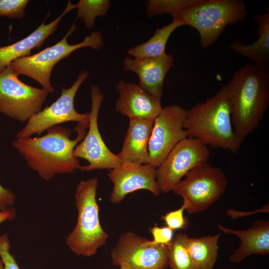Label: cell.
Here are the masks:
<instances>
[{"label":"cell","instance_id":"cell-23","mask_svg":"<svg viewBox=\"0 0 269 269\" xmlns=\"http://www.w3.org/2000/svg\"><path fill=\"white\" fill-rule=\"evenodd\" d=\"M188 238L186 234L179 233L168 245V264L171 269H199L187 250Z\"/></svg>","mask_w":269,"mask_h":269},{"label":"cell","instance_id":"cell-4","mask_svg":"<svg viewBox=\"0 0 269 269\" xmlns=\"http://www.w3.org/2000/svg\"><path fill=\"white\" fill-rule=\"evenodd\" d=\"M98 179L96 177L81 180L74 194L78 212L77 223L66 238V244L75 254L84 257L95 255L108 239L99 218L96 200Z\"/></svg>","mask_w":269,"mask_h":269},{"label":"cell","instance_id":"cell-11","mask_svg":"<svg viewBox=\"0 0 269 269\" xmlns=\"http://www.w3.org/2000/svg\"><path fill=\"white\" fill-rule=\"evenodd\" d=\"M209 154L207 145L195 138L187 137L179 142L157 167L160 192L172 191L190 171L207 161Z\"/></svg>","mask_w":269,"mask_h":269},{"label":"cell","instance_id":"cell-8","mask_svg":"<svg viewBox=\"0 0 269 269\" xmlns=\"http://www.w3.org/2000/svg\"><path fill=\"white\" fill-rule=\"evenodd\" d=\"M48 92L27 85L9 65L0 72V113L20 122L39 112Z\"/></svg>","mask_w":269,"mask_h":269},{"label":"cell","instance_id":"cell-24","mask_svg":"<svg viewBox=\"0 0 269 269\" xmlns=\"http://www.w3.org/2000/svg\"><path fill=\"white\" fill-rule=\"evenodd\" d=\"M111 4L109 0H80L76 4L77 18H81L87 27H92L97 16L107 14Z\"/></svg>","mask_w":269,"mask_h":269},{"label":"cell","instance_id":"cell-29","mask_svg":"<svg viewBox=\"0 0 269 269\" xmlns=\"http://www.w3.org/2000/svg\"><path fill=\"white\" fill-rule=\"evenodd\" d=\"M152 235V241L158 244L169 245L173 239L174 231L167 226H154L149 229Z\"/></svg>","mask_w":269,"mask_h":269},{"label":"cell","instance_id":"cell-31","mask_svg":"<svg viewBox=\"0 0 269 269\" xmlns=\"http://www.w3.org/2000/svg\"><path fill=\"white\" fill-rule=\"evenodd\" d=\"M269 203H267L264 207L260 209H258L255 211L251 212H242L241 211L235 210L232 209H228L226 211V214L227 216L230 217L232 219H235L240 217H243L246 216L252 215V214L263 213V212H269Z\"/></svg>","mask_w":269,"mask_h":269},{"label":"cell","instance_id":"cell-17","mask_svg":"<svg viewBox=\"0 0 269 269\" xmlns=\"http://www.w3.org/2000/svg\"><path fill=\"white\" fill-rule=\"evenodd\" d=\"M218 228L226 234L234 235L241 242L239 248L229 257L233 263L239 264L247 257L254 255L269 254V221L256 220L252 227L245 230H235L218 225Z\"/></svg>","mask_w":269,"mask_h":269},{"label":"cell","instance_id":"cell-2","mask_svg":"<svg viewBox=\"0 0 269 269\" xmlns=\"http://www.w3.org/2000/svg\"><path fill=\"white\" fill-rule=\"evenodd\" d=\"M89 125L78 123L75 139H71V130L57 125L48 129L42 136L17 138L12 145L30 168L42 179L49 180L57 174L79 169V160L74 156L73 151L86 135Z\"/></svg>","mask_w":269,"mask_h":269},{"label":"cell","instance_id":"cell-28","mask_svg":"<svg viewBox=\"0 0 269 269\" xmlns=\"http://www.w3.org/2000/svg\"><path fill=\"white\" fill-rule=\"evenodd\" d=\"M10 250V242L8 234L0 236V257L3 262L4 269H20Z\"/></svg>","mask_w":269,"mask_h":269},{"label":"cell","instance_id":"cell-21","mask_svg":"<svg viewBox=\"0 0 269 269\" xmlns=\"http://www.w3.org/2000/svg\"><path fill=\"white\" fill-rule=\"evenodd\" d=\"M172 17L170 23L157 28L148 40L130 48L128 53L135 59L156 57L166 54L165 47L170 36L176 29L185 25L177 14Z\"/></svg>","mask_w":269,"mask_h":269},{"label":"cell","instance_id":"cell-32","mask_svg":"<svg viewBox=\"0 0 269 269\" xmlns=\"http://www.w3.org/2000/svg\"><path fill=\"white\" fill-rule=\"evenodd\" d=\"M16 209L13 207L0 211V224L5 221L13 220L16 217Z\"/></svg>","mask_w":269,"mask_h":269},{"label":"cell","instance_id":"cell-1","mask_svg":"<svg viewBox=\"0 0 269 269\" xmlns=\"http://www.w3.org/2000/svg\"><path fill=\"white\" fill-rule=\"evenodd\" d=\"M226 85L232 123L242 144L258 128L269 107V64H246L236 71Z\"/></svg>","mask_w":269,"mask_h":269},{"label":"cell","instance_id":"cell-15","mask_svg":"<svg viewBox=\"0 0 269 269\" xmlns=\"http://www.w3.org/2000/svg\"><path fill=\"white\" fill-rule=\"evenodd\" d=\"M119 97L116 110L129 119L154 120L162 107L160 98L150 95L138 85L123 80L117 85Z\"/></svg>","mask_w":269,"mask_h":269},{"label":"cell","instance_id":"cell-33","mask_svg":"<svg viewBox=\"0 0 269 269\" xmlns=\"http://www.w3.org/2000/svg\"><path fill=\"white\" fill-rule=\"evenodd\" d=\"M120 267V269H131L127 265H122Z\"/></svg>","mask_w":269,"mask_h":269},{"label":"cell","instance_id":"cell-6","mask_svg":"<svg viewBox=\"0 0 269 269\" xmlns=\"http://www.w3.org/2000/svg\"><path fill=\"white\" fill-rule=\"evenodd\" d=\"M76 29L74 22L63 39L55 45L33 55L17 58L9 65L18 75L28 76L38 82L43 89L48 92H53L54 88L51 83V74L53 67L58 62L79 48L89 47L97 50L104 45L103 36L99 31L91 32L79 43L69 44L67 37Z\"/></svg>","mask_w":269,"mask_h":269},{"label":"cell","instance_id":"cell-18","mask_svg":"<svg viewBox=\"0 0 269 269\" xmlns=\"http://www.w3.org/2000/svg\"><path fill=\"white\" fill-rule=\"evenodd\" d=\"M74 8L76 4H72L69 0L63 12L54 20L46 24L44 21L22 39L10 45L0 46V72L15 59L29 56L33 49L40 47L47 37L55 31L62 18Z\"/></svg>","mask_w":269,"mask_h":269},{"label":"cell","instance_id":"cell-10","mask_svg":"<svg viewBox=\"0 0 269 269\" xmlns=\"http://www.w3.org/2000/svg\"><path fill=\"white\" fill-rule=\"evenodd\" d=\"M88 75V71H81L70 88H62L59 98L28 120L25 127L16 134L17 138L29 137L34 134L39 136L45 130L63 123L89 124V113H79L74 106L76 94Z\"/></svg>","mask_w":269,"mask_h":269},{"label":"cell","instance_id":"cell-5","mask_svg":"<svg viewBox=\"0 0 269 269\" xmlns=\"http://www.w3.org/2000/svg\"><path fill=\"white\" fill-rule=\"evenodd\" d=\"M177 14L185 25L197 31L200 45L205 48L217 41L228 25L244 21L248 12L242 0H204Z\"/></svg>","mask_w":269,"mask_h":269},{"label":"cell","instance_id":"cell-26","mask_svg":"<svg viewBox=\"0 0 269 269\" xmlns=\"http://www.w3.org/2000/svg\"><path fill=\"white\" fill-rule=\"evenodd\" d=\"M28 0H0V16L21 19Z\"/></svg>","mask_w":269,"mask_h":269},{"label":"cell","instance_id":"cell-30","mask_svg":"<svg viewBox=\"0 0 269 269\" xmlns=\"http://www.w3.org/2000/svg\"><path fill=\"white\" fill-rule=\"evenodd\" d=\"M15 200L16 197L13 192L0 184V211L12 207Z\"/></svg>","mask_w":269,"mask_h":269},{"label":"cell","instance_id":"cell-9","mask_svg":"<svg viewBox=\"0 0 269 269\" xmlns=\"http://www.w3.org/2000/svg\"><path fill=\"white\" fill-rule=\"evenodd\" d=\"M168 245L155 243L134 232L120 235L111 251L112 263L131 269H167Z\"/></svg>","mask_w":269,"mask_h":269},{"label":"cell","instance_id":"cell-14","mask_svg":"<svg viewBox=\"0 0 269 269\" xmlns=\"http://www.w3.org/2000/svg\"><path fill=\"white\" fill-rule=\"evenodd\" d=\"M156 169L149 164L126 162L111 169L108 177L113 183V188L110 201L120 203L128 194L141 189L147 190L155 196L159 195Z\"/></svg>","mask_w":269,"mask_h":269},{"label":"cell","instance_id":"cell-13","mask_svg":"<svg viewBox=\"0 0 269 269\" xmlns=\"http://www.w3.org/2000/svg\"><path fill=\"white\" fill-rule=\"evenodd\" d=\"M186 110L178 105L166 106L154 120L148 143L149 164L158 167L172 148L188 137L183 128Z\"/></svg>","mask_w":269,"mask_h":269},{"label":"cell","instance_id":"cell-19","mask_svg":"<svg viewBox=\"0 0 269 269\" xmlns=\"http://www.w3.org/2000/svg\"><path fill=\"white\" fill-rule=\"evenodd\" d=\"M154 120L130 119L121 151L117 154L121 163L149 164L148 143Z\"/></svg>","mask_w":269,"mask_h":269},{"label":"cell","instance_id":"cell-22","mask_svg":"<svg viewBox=\"0 0 269 269\" xmlns=\"http://www.w3.org/2000/svg\"><path fill=\"white\" fill-rule=\"evenodd\" d=\"M220 234L200 238H188V253L199 269H213L217 257Z\"/></svg>","mask_w":269,"mask_h":269},{"label":"cell","instance_id":"cell-27","mask_svg":"<svg viewBox=\"0 0 269 269\" xmlns=\"http://www.w3.org/2000/svg\"><path fill=\"white\" fill-rule=\"evenodd\" d=\"M185 210V206L182 204L179 209L166 213L161 218L166 226L173 231L185 229L188 225V219L183 214Z\"/></svg>","mask_w":269,"mask_h":269},{"label":"cell","instance_id":"cell-7","mask_svg":"<svg viewBox=\"0 0 269 269\" xmlns=\"http://www.w3.org/2000/svg\"><path fill=\"white\" fill-rule=\"evenodd\" d=\"M227 178L220 168L204 162L190 171L172 191L183 198L189 214L207 210L224 193Z\"/></svg>","mask_w":269,"mask_h":269},{"label":"cell","instance_id":"cell-16","mask_svg":"<svg viewBox=\"0 0 269 269\" xmlns=\"http://www.w3.org/2000/svg\"><path fill=\"white\" fill-rule=\"evenodd\" d=\"M124 70L132 71L139 77L138 84L147 93L161 98L165 77L173 64L172 55H164L142 59L126 57Z\"/></svg>","mask_w":269,"mask_h":269},{"label":"cell","instance_id":"cell-12","mask_svg":"<svg viewBox=\"0 0 269 269\" xmlns=\"http://www.w3.org/2000/svg\"><path fill=\"white\" fill-rule=\"evenodd\" d=\"M92 101L89 113V130L82 142L77 144L73 155L77 158L86 160L89 164L80 166L82 171L96 169H112L121 164L117 154L113 153L107 146L101 136L98 125V117L103 95L99 87L92 85L90 88Z\"/></svg>","mask_w":269,"mask_h":269},{"label":"cell","instance_id":"cell-34","mask_svg":"<svg viewBox=\"0 0 269 269\" xmlns=\"http://www.w3.org/2000/svg\"><path fill=\"white\" fill-rule=\"evenodd\" d=\"M0 269H4V264L2 260L0 259Z\"/></svg>","mask_w":269,"mask_h":269},{"label":"cell","instance_id":"cell-25","mask_svg":"<svg viewBox=\"0 0 269 269\" xmlns=\"http://www.w3.org/2000/svg\"><path fill=\"white\" fill-rule=\"evenodd\" d=\"M204 0H149L146 2V11L150 16L168 14L172 16L181 10L202 2Z\"/></svg>","mask_w":269,"mask_h":269},{"label":"cell","instance_id":"cell-3","mask_svg":"<svg viewBox=\"0 0 269 269\" xmlns=\"http://www.w3.org/2000/svg\"><path fill=\"white\" fill-rule=\"evenodd\" d=\"M183 128L188 137L204 144L237 153L241 143L231 120L230 101L226 84L212 97L186 110Z\"/></svg>","mask_w":269,"mask_h":269},{"label":"cell","instance_id":"cell-20","mask_svg":"<svg viewBox=\"0 0 269 269\" xmlns=\"http://www.w3.org/2000/svg\"><path fill=\"white\" fill-rule=\"evenodd\" d=\"M257 24V40L250 44L240 40H235L230 48L252 60L255 63L269 64V9L264 13L254 15Z\"/></svg>","mask_w":269,"mask_h":269}]
</instances>
